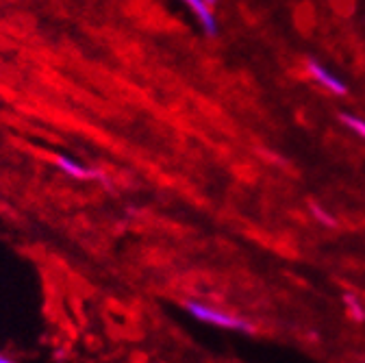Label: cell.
<instances>
[{"label":"cell","instance_id":"1","mask_svg":"<svg viewBox=\"0 0 365 363\" xmlns=\"http://www.w3.org/2000/svg\"><path fill=\"white\" fill-rule=\"evenodd\" d=\"M185 311L194 317L196 322H202V324H209L215 329L246 333V335H252L257 331V327L250 320H246V317H242L233 311L220 309L215 305L202 302V300H185Z\"/></svg>","mask_w":365,"mask_h":363},{"label":"cell","instance_id":"2","mask_svg":"<svg viewBox=\"0 0 365 363\" xmlns=\"http://www.w3.org/2000/svg\"><path fill=\"white\" fill-rule=\"evenodd\" d=\"M302 70H304V76L311 83H315L319 89H324L327 94L337 96V98L348 96V83L335 70H331L329 66H324V63H319L317 59L309 57V59L302 61Z\"/></svg>","mask_w":365,"mask_h":363},{"label":"cell","instance_id":"3","mask_svg":"<svg viewBox=\"0 0 365 363\" xmlns=\"http://www.w3.org/2000/svg\"><path fill=\"white\" fill-rule=\"evenodd\" d=\"M180 3L192 11V16L196 18V22L200 24V29L207 37L220 35V22L215 16V7L209 3V0H180Z\"/></svg>","mask_w":365,"mask_h":363},{"label":"cell","instance_id":"4","mask_svg":"<svg viewBox=\"0 0 365 363\" xmlns=\"http://www.w3.org/2000/svg\"><path fill=\"white\" fill-rule=\"evenodd\" d=\"M55 165L70 178H76V180H105L107 176L96 170V168H89V165H83L81 161L72 159V157H66V155H57L55 157Z\"/></svg>","mask_w":365,"mask_h":363},{"label":"cell","instance_id":"5","mask_svg":"<svg viewBox=\"0 0 365 363\" xmlns=\"http://www.w3.org/2000/svg\"><path fill=\"white\" fill-rule=\"evenodd\" d=\"M341 305H344V311H346L350 322H354V324H363L365 322V302L356 294L346 292L341 296Z\"/></svg>","mask_w":365,"mask_h":363},{"label":"cell","instance_id":"6","mask_svg":"<svg viewBox=\"0 0 365 363\" xmlns=\"http://www.w3.org/2000/svg\"><path fill=\"white\" fill-rule=\"evenodd\" d=\"M339 120H341V124H344L352 135H356L359 140L365 142V118H361V116H356V113L344 111V113H339Z\"/></svg>","mask_w":365,"mask_h":363},{"label":"cell","instance_id":"7","mask_svg":"<svg viewBox=\"0 0 365 363\" xmlns=\"http://www.w3.org/2000/svg\"><path fill=\"white\" fill-rule=\"evenodd\" d=\"M311 213H313V218L319 224H322V226H335L337 224V220L333 218V213L329 209H324L322 205H317V203H311Z\"/></svg>","mask_w":365,"mask_h":363},{"label":"cell","instance_id":"8","mask_svg":"<svg viewBox=\"0 0 365 363\" xmlns=\"http://www.w3.org/2000/svg\"><path fill=\"white\" fill-rule=\"evenodd\" d=\"M11 359L9 357H3V354H0V363H9Z\"/></svg>","mask_w":365,"mask_h":363}]
</instances>
